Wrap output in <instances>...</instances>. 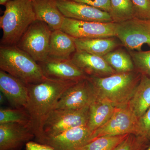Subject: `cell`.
I'll list each match as a JSON object with an SVG mask.
<instances>
[{
	"label": "cell",
	"instance_id": "1",
	"mask_svg": "<svg viewBox=\"0 0 150 150\" xmlns=\"http://www.w3.org/2000/svg\"><path fill=\"white\" fill-rule=\"evenodd\" d=\"M78 81L47 78L40 83L27 84L28 100L25 109L30 117V126L38 143H44L43 126L48 115L54 110L64 93Z\"/></svg>",
	"mask_w": 150,
	"mask_h": 150
},
{
	"label": "cell",
	"instance_id": "2",
	"mask_svg": "<svg viewBox=\"0 0 150 150\" xmlns=\"http://www.w3.org/2000/svg\"><path fill=\"white\" fill-rule=\"evenodd\" d=\"M141 76L137 71H133L87 78L93 86L97 98L109 101L116 108H123L128 106Z\"/></svg>",
	"mask_w": 150,
	"mask_h": 150
},
{
	"label": "cell",
	"instance_id": "3",
	"mask_svg": "<svg viewBox=\"0 0 150 150\" xmlns=\"http://www.w3.org/2000/svg\"><path fill=\"white\" fill-rule=\"evenodd\" d=\"M0 17L3 34L1 46L16 45L33 23L36 20L31 0H12L5 5Z\"/></svg>",
	"mask_w": 150,
	"mask_h": 150
},
{
	"label": "cell",
	"instance_id": "4",
	"mask_svg": "<svg viewBox=\"0 0 150 150\" xmlns=\"http://www.w3.org/2000/svg\"><path fill=\"white\" fill-rule=\"evenodd\" d=\"M0 69L26 84L38 83L47 78L39 64L16 45L1 46Z\"/></svg>",
	"mask_w": 150,
	"mask_h": 150
},
{
	"label": "cell",
	"instance_id": "5",
	"mask_svg": "<svg viewBox=\"0 0 150 150\" xmlns=\"http://www.w3.org/2000/svg\"><path fill=\"white\" fill-rule=\"evenodd\" d=\"M52 31L46 23L36 20L30 25L16 46L38 63L44 62L48 58Z\"/></svg>",
	"mask_w": 150,
	"mask_h": 150
},
{
	"label": "cell",
	"instance_id": "6",
	"mask_svg": "<svg viewBox=\"0 0 150 150\" xmlns=\"http://www.w3.org/2000/svg\"><path fill=\"white\" fill-rule=\"evenodd\" d=\"M89 108L78 110L54 109L52 110L43 125V134L45 139L73 128L87 126Z\"/></svg>",
	"mask_w": 150,
	"mask_h": 150
},
{
	"label": "cell",
	"instance_id": "7",
	"mask_svg": "<svg viewBox=\"0 0 150 150\" xmlns=\"http://www.w3.org/2000/svg\"><path fill=\"white\" fill-rule=\"evenodd\" d=\"M115 37L129 51H142V46H150V20L134 17L117 23Z\"/></svg>",
	"mask_w": 150,
	"mask_h": 150
},
{
	"label": "cell",
	"instance_id": "8",
	"mask_svg": "<svg viewBox=\"0 0 150 150\" xmlns=\"http://www.w3.org/2000/svg\"><path fill=\"white\" fill-rule=\"evenodd\" d=\"M139 134L138 118L127 106L116 108L107 122L92 133L91 142L103 136Z\"/></svg>",
	"mask_w": 150,
	"mask_h": 150
},
{
	"label": "cell",
	"instance_id": "9",
	"mask_svg": "<svg viewBox=\"0 0 150 150\" xmlns=\"http://www.w3.org/2000/svg\"><path fill=\"white\" fill-rule=\"evenodd\" d=\"M96 98L93 86L87 77L78 81L67 89L54 109L80 110L89 107Z\"/></svg>",
	"mask_w": 150,
	"mask_h": 150
},
{
	"label": "cell",
	"instance_id": "10",
	"mask_svg": "<svg viewBox=\"0 0 150 150\" xmlns=\"http://www.w3.org/2000/svg\"><path fill=\"white\" fill-rule=\"evenodd\" d=\"M117 23L82 21L65 17L61 30L78 39L115 37Z\"/></svg>",
	"mask_w": 150,
	"mask_h": 150
},
{
	"label": "cell",
	"instance_id": "11",
	"mask_svg": "<svg viewBox=\"0 0 150 150\" xmlns=\"http://www.w3.org/2000/svg\"><path fill=\"white\" fill-rule=\"evenodd\" d=\"M57 3L59 10L67 18L85 21L113 22L108 12L88 5L71 0H57Z\"/></svg>",
	"mask_w": 150,
	"mask_h": 150
},
{
	"label": "cell",
	"instance_id": "12",
	"mask_svg": "<svg viewBox=\"0 0 150 150\" xmlns=\"http://www.w3.org/2000/svg\"><path fill=\"white\" fill-rule=\"evenodd\" d=\"M35 137L30 124H0V150H20Z\"/></svg>",
	"mask_w": 150,
	"mask_h": 150
},
{
	"label": "cell",
	"instance_id": "13",
	"mask_svg": "<svg viewBox=\"0 0 150 150\" xmlns=\"http://www.w3.org/2000/svg\"><path fill=\"white\" fill-rule=\"evenodd\" d=\"M46 77L65 81H80L87 77L71 59L48 58L38 63Z\"/></svg>",
	"mask_w": 150,
	"mask_h": 150
},
{
	"label": "cell",
	"instance_id": "14",
	"mask_svg": "<svg viewBox=\"0 0 150 150\" xmlns=\"http://www.w3.org/2000/svg\"><path fill=\"white\" fill-rule=\"evenodd\" d=\"M92 134L87 126H81L47 137L43 144L51 146L55 150H78L91 142Z\"/></svg>",
	"mask_w": 150,
	"mask_h": 150
},
{
	"label": "cell",
	"instance_id": "15",
	"mask_svg": "<svg viewBox=\"0 0 150 150\" xmlns=\"http://www.w3.org/2000/svg\"><path fill=\"white\" fill-rule=\"evenodd\" d=\"M0 90L13 108H26L28 100L27 84L1 70Z\"/></svg>",
	"mask_w": 150,
	"mask_h": 150
},
{
	"label": "cell",
	"instance_id": "16",
	"mask_svg": "<svg viewBox=\"0 0 150 150\" xmlns=\"http://www.w3.org/2000/svg\"><path fill=\"white\" fill-rule=\"evenodd\" d=\"M71 60L87 76L104 77L116 73L103 57L76 50Z\"/></svg>",
	"mask_w": 150,
	"mask_h": 150
},
{
	"label": "cell",
	"instance_id": "17",
	"mask_svg": "<svg viewBox=\"0 0 150 150\" xmlns=\"http://www.w3.org/2000/svg\"><path fill=\"white\" fill-rule=\"evenodd\" d=\"M32 3L36 20L45 23L53 31L61 29L65 17L57 0H32Z\"/></svg>",
	"mask_w": 150,
	"mask_h": 150
},
{
	"label": "cell",
	"instance_id": "18",
	"mask_svg": "<svg viewBox=\"0 0 150 150\" xmlns=\"http://www.w3.org/2000/svg\"><path fill=\"white\" fill-rule=\"evenodd\" d=\"M76 50L74 38L61 29L52 31L49 43L48 58L71 59Z\"/></svg>",
	"mask_w": 150,
	"mask_h": 150
},
{
	"label": "cell",
	"instance_id": "19",
	"mask_svg": "<svg viewBox=\"0 0 150 150\" xmlns=\"http://www.w3.org/2000/svg\"><path fill=\"white\" fill-rule=\"evenodd\" d=\"M116 108L109 101L97 98L89 108L88 128L92 133L104 125L113 114Z\"/></svg>",
	"mask_w": 150,
	"mask_h": 150
},
{
	"label": "cell",
	"instance_id": "20",
	"mask_svg": "<svg viewBox=\"0 0 150 150\" xmlns=\"http://www.w3.org/2000/svg\"><path fill=\"white\" fill-rule=\"evenodd\" d=\"M134 115L139 118L150 107V78L142 75L133 96L128 105Z\"/></svg>",
	"mask_w": 150,
	"mask_h": 150
},
{
	"label": "cell",
	"instance_id": "21",
	"mask_svg": "<svg viewBox=\"0 0 150 150\" xmlns=\"http://www.w3.org/2000/svg\"><path fill=\"white\" fill-rule=\"evenodd\" d=\"M77 50L100 57L115 50L119 45L113 37L78 39L75 38Z\"/></svg>",
	"mask_w": 150,
	"mask_h": 150
},
{
	"label": "cell",
	"instance_id": "22",
	"mask_svg": "<svg viewBox=\"0 0 150 150\" xmlns=\"http://www.w3.org/2000/svg\"><path fill=\"white\" fill-rule=\"evenodd\" d=\"M103 57L116 73L130 72L135 69L129 52L127 53L123 49H115Z\"/></svg>",
	"mask_w": 150,
	"mask_h": 150
},
{
	"label": "cell",
	"instance_id": "23",
	"mask_svg": "<svg viewBox=\"0 0 150 150\" xmlns=\"http://www.w3.org/2000/svg\"><path fill=\"white\" fill-rule=\"evenodd\" d=\"M110 14L113 22L119 23L136 17L134 5L131 0H110Z\"/></svg>",
	"mask_w": 150,
	"mask_h": 150
},
{
	"label": "cell",
	"instance_id": "24",
	"mask_svg": "<svg viewBox=\"0 0 150 150\" xmlns=\"http://www.w3.org/2000/svg\"><path fill=\"white\" fill-rule=\"evenodd\" d=\"M128 135L98 137L78 150H113Z\"/></svg>",
	"mask_w": 150,
	"mask_h": 150
},
{
	"label": "cell",
	"instance_id": "25",
	"mask_svg": "<svg viewBox=\"0 0 150 150\" xmlns=\"http://www.w3.org/2000/svg\"><path fill=\"white\" fill-rule=\"evenodd\" d=\"M7 123H18L30 125V117L25 108H1L0 124Z\"/></svg>",
	"mask_w": 150,
	"mask_h": 150
},
{
	"label": "cell",
	"instance_id": "26",
	"mask_svg": "<svg viewBox=\"0 0 150 150\" xmlns=\"http://www.w3.org/2000/svg\"><path fill=\"white\" fill-rule=\"evenodd\" d=\"M149 142L146 137L130 134L113 150H145Z\"/></svg>",
	"mask_w": 150,
	"mask_h": 150
},
{
	"label": "cell",
	"instance_id": "27",
	"mask_svg": "<svg viewBox=\"0 0 150 150\" xmlns=\"http://www.w3.org/2000/svg\"><path fill=\"white\" fill-rule=\"evenodd\" d=\"M135 69L142 75L150 78V50L129 51Z\"/></svg>",
	"mask_w": 150,
	"mask_h": 150
},
{
	"label": "cell",
	"instance_id": "28",
	"mask_svg": "<svg viewBox=\"0 0 150 150\" xmlns=\"http://www.w3.org/2000/svg\"><path fill=\"white\" fill-rule=\"evenodd\" d=\"M134 5L136 17L150 20V0H131Z\"/></svg>",
	"mask_w": 150,
	"mask_h": 150
},
{
	"label": "cell",
	"instance_id": "29",
	"mask_svg": "<svg viewBox=\"0 0 150 150\" xmlns=\"http://www.w3.org/2000/svg\"><path fill=\"white\" fill-rule=\"evenodd\" d=\"M139 135L146 137H150V107L144 115L138 118Z\"/></svg>",
	"mask_w": 150,
	"mask_h": 150
},
{
	"label": "cell",
	"instance_id": "30",
	"mask_svg": "<svg viewBox=\"0 0 150 150\" xmlns=\"http://www.w3.org/2000/svg\"><path fill=\"white\" fill-rule=\"evenodd\" d=\"M77 2L82 3L109 13L110 10V0H71Z\"/></svg>",
	"mask_w": 150,
	"mask_h": 150
},
{
	"label": "cell",
	"instance_id": "31",
	"mask_svg": "<svg viewBox=\"0 0 150 150\" xmlns=\"http://www.w3.org/2000/svg\"><path fill=\"white\" fill-rule=\"evenodd\" d=\"M25 145V150H55L49 145L30 141Z\"/></svg>",
	"mask_w": 150,
	"mask_h": 150
},
{
	"label": "cell",
	"instance_id": "32",
	"mask_svg": "<svg viewBox=\"0 0 150 150\" xmlns=\"http://www.w3.org/2000/svg\"><path fill=\"white\" fill-rule=\"evenodd\" d=\"M6 98V99L4 95L1 92V93H0V103H1V104H2L4 103Z\"/></svg>",
	"mask_w": 150,
	"mask_h": 150
},
{
	"label": "cell",
	"instance_id": "33",
	"mask_svg": "<svg viewBox=\"0 0 150 150\" xmlns=\"http://www.w3.org/2000/svg\"><path fill=\"white\" fill-rule=\"evenodd\" d=\"M12 0H0V4L5 5L7 3Z\"/></svg>",
	"mask_w": 150,
	"mask_h": 150
},
{
	"label": "cell",
	"instance_id": "34",
	"mask_svg": "<svg viewBox=\"0 0 150 150\" xmlns=\"http://www.w3.org/2000/svg\"><path fill=\"white\" fill-rule=\"evenodd\" d=\"M149 146L148 147L147 150H150V137L149 138Z\"/></svg>",
	"mask_w": 150,
	"mask_h": 150
},
{
	"label": "cell",
	"instance_id": "35",
	"mask_svg": "<svg viewBox=\"0 0 150 150\" xmlns=\"http://www.w3.org/2000/svg\"><path fill=\"white\" fill-rule=\"evenodd\" d=\"M31 1H32V0H31Z\"/></svg>",
	"mask_w": 150,
	"mask_h": 150
}]
</instances>
